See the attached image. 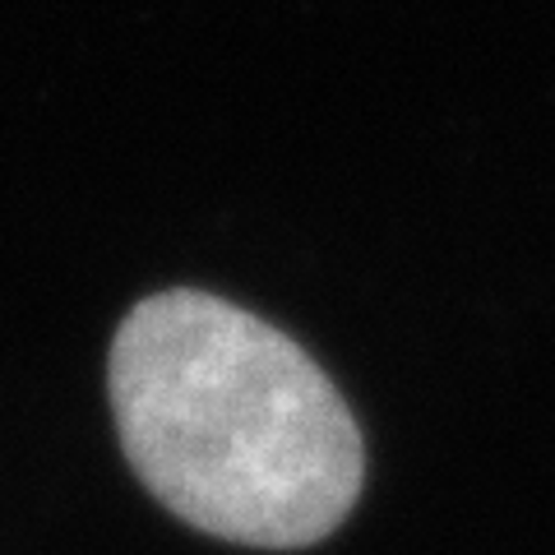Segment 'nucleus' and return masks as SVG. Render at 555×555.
I'll return each instance as SVG.
<instances>
[{
	"label": "nucleus",
	"mask_w": 555,
	"mask_h": 555,
	"mask_svg": "<svg viewBox=\"0 0 555 555\" xmlns=\"http://www.w3.org/2000/svg\"><path fill=\"white\" fill-rule=\"evenodd\" d=\"M107 393L149 495L222 542L315 546L366 481L361 430L315 357L208 292L171 287L120 320Z\"/></svg>",
	"instance_id": "obj_1"
}]
</instances>
